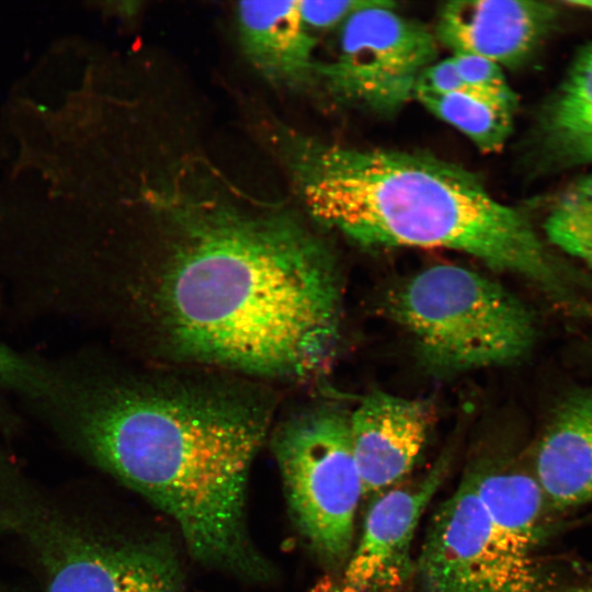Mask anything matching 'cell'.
Returning <instances> with one entry per match:
<instances>
[{
	"label": "cell",
	"mask_w": 592,
	"mask_h": 592,
	"mask_svg": "<svg viewBox=\"0 0 592 592\" xmlns=\"http://www.w3.org/2000/svg\"><path fill=\"white\" fill-rule=\"evenodd\" d=\"M161 223L134 298L170 358L299 379L330 361L341 328L331 248L296 213L246 209L182 186L147 194Z\"/></svg>",
	"instance_id": "cell-1"
},
{
	"label": "cell",
	"mask_w": 592,
	"mask_h": 592,
	"mask_svg": "<svg viewBox=\"0 0 592 592\" xmlns=\"http://www.w3.org/2000/svg\"><path fill=\"white\" fill-rule=\"evenodd\" d=\"M277 132V147L307 213L322 227L368 249L463 252L526 278L563 306H582L526 214L497 200L467 168L424 151Z\"/></svg>",
	"instance_id": "cell-2"
},
{
	"label": "cell",
	"mask_w": 592,
	"mask_h": 592,
	"mask_svg": "<svg viewBox=\"0 0 592 592\" xmlns=\"http://www.w3.org/2000/svg\"><path fill=\"white\" fill-rule=\"evenodd\" d=\"M271 406L244 385L140 373L95 392L82 433L110 473L149 501L203 502L266 436Z\"/></svg>",
	"instance_id": "cell-3"
},
{
	"label": "cell",
	"mask_w": 592,
	"mask_h": 592,
	"mask_svg": "<svg viewBox=\"0 0 592 592\" xmlns=\"http://www.w3.org/2000/svg\"><path fill=\"white\" fill-rule=\"evenodd\" d=\"M387 306L423 363L442 374L510 365L535 344V320L525 304L464 266L418 272L392 292Z\"/></svg>",
	"instance_id": "cell-4"
},
{
	"label": "cell",
	"mask_w": 592,
	"mask_h": 592,
	"mask_svg": "<svg viewBox=\"0 0 592 592\" xmlns=\"http://www.w3.org/2000/svg\"><path fill=\"white\" fill-rule=\"evenodd\" d=\"M272 447L295 524L334 576L353 548L355 516L363 498L350 412L334 403L295 412L275 428Z\"/></svg>",
	"instance_id": "cell-5"
},
{
	"label": "cell",
	"mask_w": 592,
	"mask_h": 592,
	"mask_svg": "<svg viewBox=\"0 0 592 592\" xmlns=\"http://www.w3.org/2000/svg\"><path fill=\"white\" fill-rule=\"evenodd\" d=\"M335 53L318 61L317 82L337 103L379 115L414 98L419 77L436 61L439 43L390 1L375 0L338 27Z\"/></svg>",
	"instance_id": "cell-6"
},
{
	"label": "cell",
	"mask_w": 592,
	"mask_h": 592,
	"mask_svg": "<svg viewBox=\"0 0 592 592\" xmlns=\"http://www.w3.org/2000/svg\"><path fill=\"white\" fill-rule=\"evenodd\" d=\"M413 579L419 592H542L535 556L513 546L493 525L467 471L435 510Z\"/></svg>",
	"instance_id": "cell-7"
},
{
	"label": "cell",
	"mask_w": 592,
	"mask_h": 592,
	"mask_svg": "<svg viewBox=\"0 0 592 592\" xmlns=\"http://www.w3.org/2000/svg\"><path fill=\"white\" fill-rule=\"evenodd\" d=\"M449 464L446 453L420 479L375 497L343 568L314 592H400L414 577L412 542Z\"/></svg>",
	"instance_id": "cell-8"
},
{
	"label": "cell",
	"mask_w": 592,
	"mask_h": 592,
	"mask_svg": "<svg viewBox=\"0 0 592 592\" xmlns=\"http://www.w3.org/2000/svg\"><path fill=\"white\" fill-rule=\"evenodd\" d=\"M557 18V9L544 1L456 0L440 8L433 33L453 55L516 68L535 53Z\"/></svg>",
	"instance_id": "cell-9"
},
{
	"label": "cell",
	"mask_w": 592,
	"mask_h": 592,
	"mask_svg": "<svg viewBox=\"0 0 592 592\" xmlns=\"http://www.w3.org/2000/svg\"><path fill=\"white\" fill-rule=\"evenodd\" d=\"M430 424L426 403L379 390L365 396L350 412L364 499H374L406 479L424 448Z\"/></svg>",
	"instance_id": "cell-10"
},
{
	"label": "cell",
	"mask_w": 592,
	"mask_h": 592,
	"mask_svg": "<svg viewBox=\"0 0 592 592\" xmlns=\"http://www.w3.org/2000/svg\"><path fill=\"white\" fill-rule=\"evenodd\" d=\"M236 19L241 49L263 79L295 91L317 82L316 37L298 1H242Z\"/></svg>",
	"instance_id": "cell-11"
},
{
	"label": "cell",
	"mask_w": 592,
	"mask_h": 592,
	"mask_svg": "<svg viewBox=\"0 0 592 592\" xmlns=\"http://www.w3.org/2000/svg\"><path fill=\"white\" fill-rule=\"evenodd\" d=\"M174 557L155 544L90 543L55 569L47 592H180Z\"/></svg>",
	"instance_id": "cell-12"
},
{
	"label": "cell",
	"mask_w": 592,
	"mask_h": 592,
	"mask_svg": "<svg viewBox=\"0 0 592 592\" xmlns=\"http://www.w3.org/2000/svg\"><path fill=\"white\" fill-rule=\"evenodd\" d=\"M533 476L554 509L592 502V389L572 392L556 407L538 442Z\"/></svg>",
	"instance_id": "cell-13"
},
{
	"label": "cell",
	"mask_w": 592,
	"mask_h": 592,
	"mask_svg": "<svg viewBox=\"0 0 592 592\" xmlns=\"http://www.w3.org/2000/svg\"><path fill=\"white\" fill-rule=\"evenodd\" d=\"M535 140L544 158L561 167L592 166V43L543 106Z\"/></svg>",
	"instance_id": "cell-14"
},
{
	"label": "cell",
	"mask_w": 592,
	"mask_h": 592,
	"mask_svg": "<svg viewBox=\"0 0 592 592\" xmlns=\"http://www.w3.org/2000/svg\"><path fill=\"white\" fill-rule=\"evenodd\" d=\"M468 471L497 530L519 550L534 556L548 505L535 477L500 460L480 462Z\"/></svg>",
	"instance_id": "cell-15"
},
{
	"label": "cell",
	"mask_w": 592,
	"mask_h": 592,
	"mask_svg": "<svg viewBox=\"0 0 592 592\" xmlns=\"http://www.w3.org/2000/svg\"><path fill=\"white\" fill-rule=\"evenodd\" d=\"M414 99L463 133L482 152L502 149L513 129L515 110L482 96L417 90Z\"/></svg>",
	"instance_id": "cell-16"
},
{
	"label": "cell",
	"mask_w": 592,
	"mask_h": 592,
	"mask_svg": "<svg viewBox=\"0 0 592 592\" xmlns=\"http://www.w3.org/2000/svg\"><path fill=\"white\" fill-rule=\"evenodd\" d=\"M544 229L551 244L592 270V172L559 195Z\"/></svg>",
	"instance_id": "cell-17"
},
{
	"label": "cell",
	"mask_w": 592,
	"mask_h": 592,
	"mask_svg": "<svg viewBox=\"0 0 592 592\" xmlns=\"http://www.w3.org/2000/svg\"><path fill=\"white\" fill-rule=\"evenodd\" d=\"M451 59L463 81L475 93L516 111L517 95L502 67L475 55L455 54Z\"/></svg>",
	"instance_id": "cell-18"
},
{
	"label": "cell",
	"mask_w": 592,
	"mask_h": 592,
	"mask_svg": "<svg viewBox=\"0 0 592 592\" xmlns=\"http://www.w3.org/2000/svg\"><path fill=\"white\" fill-rule=\"evenodd\" d=\"M374 2L375 0L298 1V4L304 23L312 32L339 27L354 12Z\"/></svg>",
	"instance_id": "cell-19"
},
{
	"label": "cell",
	"mask_w": 592,
	"mask_h": 592,
	"mask_svg": "<svg viewBox=\"0 0 592 592\" xmlns=\"http://www.w3.org/2000/svg\"><path fill=\"white\" fill-rule=\"evenodd\" d=\"M417 90H425L437 93H468L478 95L463 81L451 57L436 60L425 68L419 77L415 87V91Z\"/></svg>",
	"instance_id": "cell-20"
},
{
	"label": "cell",
	"mask_w": 592,
	"mask_h": 592,
	"mask_svg": "<svg viewBox=\"0 0 592 592\" xmlns=\"http://www.w3.org/2000/svg\"><path fill=\"white\" fill-rule=\"evenodd\" d=\"M566 4L580 8L582 10H585L592 13V1L576 0V1H567Z\"/></svg>",
	"instance_id": "cell-21"
}]
</instances>
